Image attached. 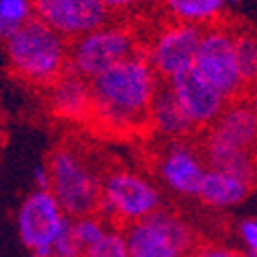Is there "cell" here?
Returning a JSON list of instances; mask_svg holds the SVG:
<instances>
[{
	"instance_id": "cell-26",
	"label": "cell",
	"mask_w": 257,
	"mask_h": 257,
	"mask_svg": "<svg viewBox=\"0 0 257 257\" xmlns=\"http://www.w3.org/2000/svg\"><path fill=\"white\" fill-rule=\"evenodd\" d=\"M247 103H249V107H251V109H253V113H255V117H257V87L249 91Z\"/></svg>"
},
{
	"instance_id": "cell-24",
	"label": "cell",
	"mask_w": 257,
	"mask_h": 257,
	"mask_svg": "<svg viewBox=\"0 0 257 257\" xmlns=\"http://www.w3.org/2000/svg\"><path fill=\"white\" fill-rule=\"evenodd\" d=\"M31 183H33V189H41V191L52 189V173H50L48 161L41 165H35L33 173H31Z\"/></svg>"
},
{
	"instance_id": "cell-16",
	"label": "cell",
	"mask_w": 257,
	"mask_h": 257,
	"mask_svg": "<svg viewBox=\"0 0 257 257\" xmlns=\"http://www.w3.org/2000/svg\"><path fill=\"white\" fill-rule=\"evenodd\" d=\"M253 187L255 185H251L239 175L228 173V171L208 169L198 200L212 210H228L243 204L253 191Z\"/></svg>"
},
{
	"instance_id": "cell-29",
	"label": "cell",
	"mask_w": 257,
	"mask_h": 257,
	"mask_svg": "<svg viewBox=\"0 0 257 257\" xmlns=\"http://www.w3.org/2000/svg\"><path fill=\"white\" fill-rule=\"evenodd\" d=\"M29 257H46V255H37V253H31Z\"/></svg>"
},
{
	"instance_id": "cell-2",
	"label": "cell",
	"mask_w": 257,
	"mask_h": 257,
	"mask_svg": "<svg viewBox=\"0 0 257 257\" xmlns=\"http://www.w3.org/2000/svg\"><path fill=\"white\" fill-rule=\"evenodd\" d=\"M3 41L9 72L25 84L48 89L70 70V41L39 19Z\"/></svg>"
},
{
	"instance_id": "cell-23",
	"label": "cell",
	"mask_w": 257,
	"mask_h": 257,
	"mask_svg": "<svg viewBox=\"0 0 257 257\" xmlns=\"http://www.w3.org/2000/svg\"><path fill=\"white\" fill-rule=\"evenodd\" d=\"M191 257H245V253H241L234 247H228V245L210 243V245L196 247V251L191 253Z\"/></svg>"
},
{
	"instance_id": "cell-20",
	"label": "cell",
	"mask_w": 257,
	"mask_h": 257,
	"mask_svg": "<svg viewBox=\"0 0 257 257\" xmlns=\"http://www.w3.org/2000/svg\"><path fill=\"white\" fill-rule=\"evenodd\" d=\"M109 228H111V224L103 216H99V214H87V216L72 218V234H74V241L82 253L95 247L105 234L109 232Z\"/></svg>"
},
{
	"instance_id": "cell-3",
	"label": "cell",
	"mask_w": 257,
	"mask_h": 257,
	"mask_svg": "<svg viewBox=\"0 0 257 257\" xmlns=\"http://www.w3.org/2000/svg\"><path fill=\"white\" fill-rule=\"evenodd\" d=\"M48 167L52 173V194L70 218L97 214L101 202L103 175L78 148L60 144L50 153Z\"/></svg>"
},
{
	"instance_id": "cell-22",
	"label": "cell",
	"mask_w": 257,
	"mask_h": 257,
	"mask_svg": "<svg viewBox=\"0 0 257 257\" xmlns=\"http://www.w3.org/2000/svg\"><path fill=\"white\" fill-rule=\"evenodd\" d=\"M245 253H257V218H243L237 226Z\"/></svg>"
},
{
	"instance_id": "cell-21",
	"label": "cell",
	"mask_w": 257,
	"mask_h": 257,
	"mask_svg": "<svg viewBox=\"0 0 257 257\" xmlns=\"http://www.w3.org/2000/svg\"><path fill=\"white\" fill-rule=\"evenodd\" d=\"M82 257H132L127 247L125 230L123 228H109V232L89 251H84Z\"/></svg>"
},
{
	"instance_id": "cell-27",
	"label": "cell",
	"mask_w": 257,
	"mask_h": 257,
	"mask_svg": "<svg viewBox=\"0 0 257 257\" xmlns=\"http://www.w3.org/2000/svg\"><path fill=\"white\" fill-rule=\"evenodd\" d=\"M243 5V0H226V7L228 9H237V7H241Z\"/></svg>"
},
{
	"instance_id": "cell-9",
	"label": "cell",
	"mask_w": 257,
	"mask_h": 257,
	"mask_svg": "<svg viewBox=\"0 0 257 257\" xmlns=\"http://www.w3.org/2000/svg\"><path fill=\"white\" fill-rule=\"evenodd\" d=\"M208 169L210 165L204 151L189 140L163 142L155 155V175L159 183L179 198H198Z\"/></svg>"
},
{
	"instance_id": "cell-7",
	"label": "cell",
	"mask_w": 257,
	"mask_h": 257,
	"mask_svg": "<svg viewBox=\"0 0 257 257\" xmlns=\"http://www.w3.org/2000/svg\"><path fill=\"white\" fill-rule=\"evenodd\" d=\"M70 216L52 191L33 189L15 212V228L29 253L52 257L54 245L70 224Z\"/></svg>"
},
{
	"instance_id": "cell-25",
	"label": "cell",
	"mask_w": 257,
	"mask_h": 257,
	"mask_svg": "<svg viewBox=\"0 0 257 257\" xmlns=\"http://www.w3.org/2000/svg\"><path fill=\"white\" fill-rule=\"evenodd\" d=\"M101 3L109 11V15H115V13H127V11L140 7L144 0H101Z\"/></svg>"
},
{
	"instance_id": "cell-15",
	"label": "cell",
	"mask_w": 257,
	"mask_h": 257,
	"mask_svg": "<svg viewBox=\"0 0 257 257\" xmlns=\"http://www.w3.org/2000/svg\"><path fill=\"white\" fill-rule=\"evenodd\" d=\"M148 130L155 136H159L163 142L187 140L196 132L167 82L159 89L153 101L151 115H148Z\"/></svg>"
},
{
	"instance_id": "cell-18",
	"label": "cell",
	"mask_w": 257,
	"mask_h": 257,
	"mask_svg": "<svg viewBox=\"0 0 257 257\" xmlns=\"http://www.w3.org/2000/svg\"><path fill=\"white\" fill-rule=\"evenodd\" d=\"M234 48L241 76L247 91H251L257 87V33L251 29H234Z\"/></svg>"
},
{
	"instance_id": "cell-28",
	"label": "cell",
	"mask_w": 257,
	"mask_h": 257,
	"mask_svg": "<svg viewBox=\"0 0 257 257\" xmlns=\"http://www.w3.org/2000/svg\"><path fill=\"white\" fill-rule=\"evenodd\" d=\"M245 257H257V253H245Z\"/></svg>"
},
{
	"instance_id": "cell-17",
	"label": "cell",
	"mask_w": 257,
	"mask_h": 257,
	"mask_svg": "<svg viewBox=\"0 0 257 257\" xmlns=\"http://www.w3.org/2000/svg\"><path fill=\"white\" fill-rule=\"evenodd\" d=\"M161 7L173 23L208 29L222 23L226 0H161Z\"/></svg>"
},
{
	"instance_id": "cell-1",
	"label": "cell",
	"mask_w": 257,
	"mask_h": 257,
	"mask_svg": "<svg viewBox=\"0 0 257 257\" xmlns=\"http://www.w3.org/2000/svg\"><path fill=\"white\" fill-rule=\"evenodd\" d=\"M161 87V76L144 52H138L91 80V121L111 134L148 130V115Z\"/></svg>"
},
{
	"instance_id": "cell-13",
	"label": "cell",
	"mask_w": 257,
	"mask_h": 257,
	"mask_svg": "<svg viewBox=\"0 0 257 257\" xmlns=\"http://www.w3.org/2000/svg\"><path fill=\"white\" fill-rule=\"evenodd\" d=\"M46 105L54 117L62 121H87L93 113L91 80L74 72L60 76L52 87L46 89Z\"/></svg>"
},
{
	"instance_id": "cell-10",
	"label": "cell",
	"mask_w": 257,
	"mask_h": 257,
	"mask_svg": "<svg viewBox=\"0 0 257 257\" xmlns=\"http://www.w3.org/2000/svg\"><path fill=\"white\" fill-rule=\"evenodd\" d=\"M204 29L185 23L163 25L142 50L161 80L169 82L196 66Z\"/></svg>"
},
{
	"instance_id": "cell-5",
	"label": "cell",
	"mask_w": 257,
	"mask_h": 257,
	"mask_svg": "<svg viewBox=\"0 0 257 257\" xmlns=\"http://www.w3.org/2000/svg\"><path fill=\"white\" fill-rule=\"evenodd\" d=\"M138 52V37L130 27L107 23L70 44V72L95 80Z\"/></svg>"
},
{
	"instance_id": "cell-6",
	"label": "cell",
	"mask_w": 257,
	"mask_h": 257,
	"mask_svg": "<svg viewBox=\"0 0 257 257\" xmlns=\"http://www.w3.org/2000/svg\"><path fill=\"white\" fill-rule=\"evenodd\" d=\"M123 230L132 257H191L198 247L191 226L165 208Z\"/></svg>"
},
{
	"instance_id": "cell-8",
	"label": "cell",
	"mask_w": 257,
	"mask_h": 257,
	"mask_svg": "<svg viewBox=\"0 0 257 257\" xmlns=\"http://www.w3.org/2000/svg\"><path fill=\"white\" fill-rule=\"evenodd\" d=\"M196 70L210 80L228 101L243 99L247 84L241 76L237 48H234V27L218 23L204 29L202 44L196 58Z\"/></svg>"
},
{
	"instance_id": "cell-14",
	"label": "cell",
	"mask_w": 257,
	"mask_h": 257,
	"mask_svg": "<svg viewBox=\"0 0 257 257\" xmlns=\"http://www.w3.org/2000/svg\"><path fill=\"white\" fill-rule=\"evenodd\" d=\"M206 142H214L226 148L257 153V117L247 99H237L226 105L222 115L210 130H206Z\"/></svg>"
},
{
	"instance_id": "cell-11",
	"label": "cell",
	"mask_w": 257,
	"mask_h": 257,
	"mask_svg": "<svg viewBox=\"0 0 257 257\" xmlns=\"http://www.w3.org/2000/svg\"><path fill=\"white\" fill-rule=\"evenodd\" d=\"M35 17L70 44L109 23L101 0H35Z\"/></svg>"
},
{
	"instance_id": "cell-19",
	"label": "cell",
	"mask_w": 257,
	"mask_h": 257,
	"mask_svg": "<svg viewBox=\"0 0 257 257\" xmlns=\"http://www.w3.org/2000/svg\"><path fill=\"white\" fill-rule=\"evenodd\" d=\"M35 17V0H0V35L11 37Z\"/></svg>"
},
{
	"instance_id": "cell-4",
	"label": "cell",
	"mask_w": 257,
	"mask_h": 257,
	"mask_svg": "<svg viewBox=\"0 0 257 257\" xmlns=\"http://www.w3.org/2000/svg\"><path fill=\"white\" fill-rule=\"evenodd\" d=\"M163 210L159 185L132 169H111L103 175L101 202L97 214L109 224L132 226Z\"/></svg>"
},
{
	"instance_id": "cell-12",
	"label": "cell",
	"mask_w": 257,
	"mask_h": 257,
	"mask_svg": "<svg viewBox=\"0 0 257 257\" xmlns=\"http://www.w3.org/2000/svg\"><path fill=\"white\" fill-rule=\"evenodd\" d=\"M167 84L194 130H210L230 103L210 80H206L196 70V66L169 80Z\"/></svg>"
}]
</instances>
